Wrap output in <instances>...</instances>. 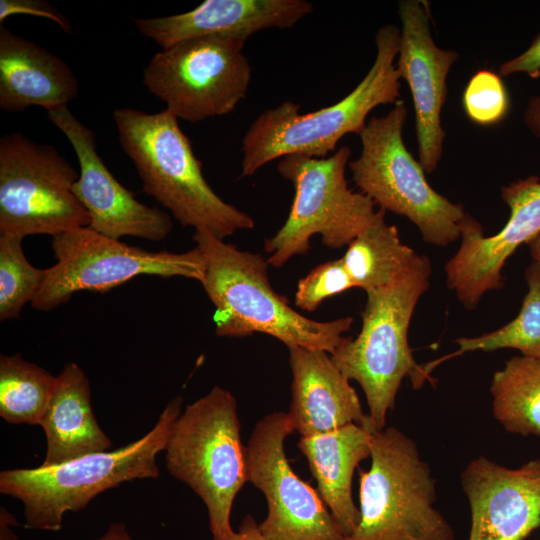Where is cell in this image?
Wrapping results in <instances>:
<instances>
[{
	"mask_svg": "<svg viewBox=\"0 0 540 540\" xmlns=\"http://www.w3.org/2000/svg\"><path fill=\"white\" fill-rule=\"evenodd\" d=\"M355 287L341 258L330 260L313 268L299 280L295 293V305L312 312L327 298Z\"/></svg>",
	"mask_w": 540,
	"mask_h": 540,
	"instance_id": "obj_29",
	"label": "cell"
},
{
	"mask_svg": "<svg viewBox=\"0 0 540 540\" xmlns=\"http://www.w3.org/2000/svg\"><path fill=\"white\" fill-rule=\"evenodd\" d=\"M295 432L287 412L259 420L245 446L247 482L267 502V516L258 524L266 540H344L319 493L291 467L285 440Z\"/></svg>",
	"mask_w": 540,
	"mask_h": 540,
	"instance_id": "obj_13",
	"label": "cell"
},
{
	"mask_svg": "<svg viewBox=\"0 0 540 540\" xmlns=\"http://www.w3.org/2000/svg\"><path fill=\"white\" fill-rule=\"evenodd\" d=\"M401 32L387 24L375 35L376 57L368 73L344 98L333 105L300 114V105L284 101L262 112L242 139L241 176L254 175L267 163L287 155L328 157L348 133L360 134L369 113L400 97L396 68Z\"/></svg>",
	"mask_w": 540,
	"mask_h": 540,
	"instance_id": "obj_2",
	"label": "cell"
},
{
	"mask_svg": "<svg viewBox=\"0 0 540 540\" xmlns=\"http://www.w3.org/2000/svg\"><path fill=\"white\" fill-rule=\"evenodd\" d=\"M247 39L208 35L162 48L143 71V83L178 119L192 123L232 112L246 97L251 66Z\"/></svg>",
	"mask_w": 540,
	"mask_h": 540,
	"instance_id": "obj_12",
	"label": "cell"
},
{
	"mask_svg": "<svg viewBox=\"0 0 540 540\" xmlns=\"http://www.w3.org/2000/svg\"><path fill=\"white\" fill-rule=\"evenodd\" d=\"M494 418L509 433L540 438V358L513 356L494 372Z\"/></svg>",
	"mask_w": 540,
	"mask_h": 540,
	"instance_id": "obj_24",
	"label": "cell"
},
{
	"mask_svg": "<svg viewBox=\"0 0 540 540\" xmlns=\"http://www.w3.org/2000/svg\"><path fill=\"white\" fill-rule=\"evenodd\" d=\"M501 198L510 210L503 228L486 237L480 222L466 212L460 247L444 268L447 287L467 310H474L485 293L503 287L508 258L540 233L539 177L510 182L501 188Z\"/></svg>",
	"mask_w": 540,
	"mask_h": 540,
	"instance_id": "obj_14",
	"label": "cell"
},
{
	"mask_svg": "<svg viewBox=\"0 0 540 540\" xmlns=\"http://www.w3.org/2000/svg\"><path fill=\"white\" fill-rule=\"evenodd\" d=\"M168 472L186 483L207 508L213 540H229L234 499L247 482L237 401L214 386L173 422L166 446Z\"/></svg>",
	"mask_w": 540,
	"mask_h": 540,
	"instance_id": "obj_6",
	"label": "cell"
},
{
	"mask_svg": "<svg viewBox=\"0 0 540 540\" xmlns=\"http://www.w3.org/2000/svg\"><path fill=\"white\" fill-rule=\"evenodd\" d=\"M47 449L41 466H55L91 453L108 451L112 443L99 426L91 406L87 376L76 363L59 375L41 419Z\"/></svg>",
	"mask_w": 540,
	"mask_h": 540,
	"instance_id": "obj_22",
	"label": "cell"
},
{
	"mask_svg": "<svg viewBox=\"0 0 540 540\" xmlns=\"http://www.w3.org/2000/svg\"><path fill=\"white\" fill-rule=\"evenodd\" d=\"M312 10L305 0H206L184 13L132 20L143 36L166 48L201 36L248 39L264 29L292 28Z\"/></svg>",
	"mask_w": 540,
	"mask_h": 540,
	"instance_id": "obj_18",
	"label": "cell"
},
{
	"mask_svg": "<svg viewBox=\"0 0 540 540\" xmlns=\"http://www.w3.org/2000/svg\"><path fill=\"white\" fill-rule=\"evenodd\" d=\"M463 107L475 124L488 126L502 121L509 110V96L500 75L486 69L476 72L465 87Z\"/></svg>",
	"mask_w": 540,
	"mask_h": 540,
	"instance_id": "obj_28",
	"label": "cell"
},
{
	"mask_svg": "<svg viewBox=\"0 0 540 540\" xmlns=\"http://www.w3.org/2000/svg\"><path fill=\"white\" fill-rule=\"evenodd\" d=\"M516 73H525L531 78L540 76V34L527 50L500 65V76L506 77Z\"/></svg>",
	"mask_w": 540,
	"mask_h": 540,
	"instance_id": "obj_31",
	"label": "cell"
},
{
	"mask_svg": "<svg viewBox=\"0 0 540 540\" xmlns=\"http://www.w3.org/2000/svg\"><path fill=\"white\" fill-rule=\"evenodd\" d=\"M182 398L169 401L153 428L116 450L91 453L55 466L3 470L0 492L24 505L27 529L59 531L66 512H77L105 490L135 479L157 478V454L165 450Z\"/></svg>",
	"mask_w": 540,
	"mask_h": 540,
	"instance_id": "obj_5",
	"label": "cell"
},
{
	"mask_svg": "<svg viewBox=\"0 0 540 540\" xmlns=\"http://www.w3.org/2000/svg\"><path fill=\"white\" fill-rule=\"evenodd\" d=\"M229 540H266L259 528L258 524L254 520V518L250 515H247L242 520V523L239 527L238 532H235L233 537H231Z\"/></svg>",
	"mask_w": 540,
	"mask_h": 540,
	"instance_id": "obj_33",
	"label": "cell"
},
{
	"mask_svg": "<svg viewBox=\"0 0 540 540\" xmlns=\"http://www.w3.org/2000/svg\"><path fill=\"white\" fill-rule=\"evenodd\" d=\"M288 350L292 384L287 413L300 437L371 422L350 380L337 368L328 352L299 346L288 347Z\"/></svg>",
	"mask_w": 540,
	"mask_h": 540,
	"instance_id": "obj_19",
	"label": "cell"
},
{
	"mask_svg": "<svg viewBox=\"0 0 540 540\" xmlns=\"http://www.w3.org/2000/svg\"><path fill=\"white\" fill-rule=\"evenodd\" d=\"M431 262L421 255L413 268L394 283L366 292L362 327L348 338L331 359L341 373L361 386L369 417L383 430L389 411L405 378L414 389L435 385L426 366L419 365L408 342L409 324L421 296L429 288Z\"/></svg>",
	"mask_w": 540,
	"mask_h": 540,
	"instance_id": "obj_4",
	"label": "cell"
},
{
	"mask_svg": "<svg viewBox=\"0 0 540 540\" xmlns=\"http://www.w3.org/2000/svg\"><path fill=\"white\" fill-rule=\"evenodd\" d=\"M461 486L470 507L468 540H524L540 527V459L507 468L480 456L462 471Z\"/></svg>",
	"mask_w": 540,
	"mask_h": 540,
	"instance_id": "obj_17",
	"label": "cell"
},
{
	"mask_svg": "<svg viewBox=\"0 0 540 540\" xmlns=\"http://www.w3.org/2000/svg\"><path fill=\"white\" fill-rule=\"evenodd\" d=\"M50 122L71 143L80 172L73 192L88 212V227L119 240L131 236L161 241L171 232V216L135 197L110 172L97 152L94 131L79 121L67 106L47 111Z\"/></svg>",
	"mask_w": 540,
	"mask_h": 540,
	"instance_id": "obj_15",
	"label": "cell"
},
{
	"mask_svg": "<svg viewBox=\"0 0 540 540\" xmlns=\"http://www.w3.org/2000/svg\"><path fill=\"white\" fill-rule=\"evenodd\" d=\"M527 292L518 315L499 329L476 337H460L453 356L473 351L516 349L521 355L540 358V264L534 260L525 270Z\"/></svg>",
	"mask_w": 540,
	"mask_h": 540,
	"instance_id": "obj_26",
	"label": "cell"
},
{
	"mask_svg": "<svg viewBox=\"0 0 540 540\" xmlns=\"http://www.w3.org/2000/svg\"><path fill=\"white\" fill-rule=\"evenodd\" d=\"M79 174L53 146L19 132L0 139V235L52 237L89 225L72 188Z\"/></svg>",
	"mask_w": 540,
	"mask_h": 540,
	"instance_id": "obj_10",
	"label": "cell"
},
{
	"mask_svg": "<svg viewBox=\"0 0 540 540\" xmlns=\"http://www.w3.org/2000/svg\"><path fill=\"white\" fill-rule=\"evenodd\" d=\"M350 155V147L343 145L325 158H280L277 170L293 184L295 195L286 221L264 242L269 265L279 268L292 257L307 254L316 234L329 248L348 245L378 218L380 208L375 210L368 196L348 187L345 171Z\"/></svg>",
	"mask_w": 540,
	"mask_h": 540,
	"instance_id": "obj_9",
	"label": "cell"
},
{
	"mask_svg": "<svg viewBox=\"0 0 540 540\" xmlns=\"http://www.w3.org/2000/svg\"><path fill=\"white\" fill-rule=\"evenodd\" d=\"M16 517L6 508L0 509V540H18L14 531L17 526Z\"/></svg>",
	"mask_w": 540,
	"mask_h": 540,
	"instance_id": "obj_34",
	"label": "cell"
},
{
	"mask_svg": "<svg viewBox=\"0 0 540 540\" xmlns=\"http://www.w3.org/2000/svg\"><path fill=\"white\" fill-rule=\"evenodd\" d=\"M56 263L45 269L31 306L50 311L80 291L103 292L140 275L201 281L204 257L198 247L183 253L152 252L102 235L88 226L52 237Z\"/></svg>",
	"mask_w": 540,
	"mask_h": 540,
	"instance_id": "obj_11",
	"label": "cell"
},
{
	"mask_svg": "<svg viewBox=\"0 0 540 540\" xmlns=\"http://www.w3.org/2000/svg\"><path fill=\"white\" fill-rule=\"evenodd\" d=\"M370 458L369 470H359L360 520L344 540H455L434 507L436 480L409 436L373 428Z\"/></svg>",
	"mask_w": 540,
	"mask_h": 540,
	"instance_id": "obj_7",
	"label": "cell"
},
{
	"mask_svg": "<svg viewBox=\"0 0 540 540\" xmlns=\"http://www.w3.org/2000/svg\"><path fill=\"white\" fill-rule=\"evenodd\" d=\"M22 238L0 235V320L17 319L39 290L45 269L30 264Z\"/></svg>",
	"mask_w": 540,
	"mask_h": 540,
	"instance_id": "obj_27",
	"label": "cell"
},
{
	"mask_svg": "<svg viewBox=\"0 0 540 540\" xmlns=\"http://www.w3.org/2000/svg\"><path fill=\"white\" fill-rule=\"evenodd\" d=\"M56 376L20 354L0 356V416L11 424L40 425Z\"/></svg>",
	"mask_w": 540,
	"mask_h": 540,
	"instance_id": "obj_25",
	"label": "cell"
},
{
	"mask_svg": "<svg viewBox=\"0 0 540 540\" xmlns=\"http://www.w3.org/2000/svg\"><path fill=\"white\" fill-rule=\"evenodd\" d=\"M378 218L348 245L341 257L355 287L370 291L386 287L409 272L420 256L405 245L395 225Z\"/></svg>",
	"mask_w": 540,
	"mask_h": 540,
	"instance_id": "obj_23",
	"label": "cell"
},
{
	"mask_svg": "<svg viewBox=\"0 0 540 540\" xmlns=\"http://www.w3.org/2000/svg\"><path fill=\"white\" fill-rule=\"evenodd\" d=\"M70 66L39 44L0 25V109L20 112L37 105L47 111L77 98Z\"/></svg>",
	"mask_w": 540,
	"mask_h": 540,
	"instance_id": "obj_20",
	"label": "cell"
},
{
	"mask_svg": "<svg viewBox=\"0 0 540 540\" xmlns=\"http://www.w3.org/2000/svg\"><path fill=\"white\" fill-rule=\"evenodd\" d=\"M113 119L122 150L133 162L143 191L181 225L208 230L220 239L255 226L252 217L225 202L207 183L202 162L169 110L146 113L116 108Z\"/></svg>",
	"mask_w": 540,
	"mask_h": 540,
	"instance_id": "obj_3",
	"label": "cell"
},
{
	"mask_svg": "<svg viewBox=\"0 0 540 540\" xmlns=\"http://www.w3.org/2000/svg\"><path fill=\"white\" fill-rule=\"evenodd\" d=\"M192 239L204 257L200 283L215 307L218 336L264 333L287 348L318 349L330 355L346 341L344 333L353 318L320 322L298 313L272 288L269 264L261 254L242 251L205 229L195 230Z\"/></svg>",
	"mask_w": 540,
	"mask_h": 540,
	"instance_id": "obj_1",
	"label": "cell"
},
{
	"mask_svg": "<svg viewBox=\"0 0 540 540\" xmlns=\"http://www.w3.org/2000/svg\"><path fill=\"white\" fill-rule=\"evenodd\" d=\"M406 117L401 99L384 116L371 117L359 134L361 154L348 167L355 185L375 205L406 217L426 243L445 247L460 238L466 212L427 182L424 169L403 141Z\"/></svg>",
	"mask_w": 540,
	"mask_h": 540,
	"instance_id": "obj_8",
	"label": "cell"
},
{
	"mask_svg": "<svg viewBox=\"0 0 540 540\" xmlns=\"http://www.w3.org/2000/svg\"><path fill=\"white\" fill-rule=\"evenodd\" d=\"M95 540H134L124 523L117 522L111 524L106 532Z\"/></svg>",
	"mask_w": 540,
	"mask_h": 540,
	"instance_id": "obj_35",
	"label": "cell"
},
{
	"mask_svg": "<svg viewBox=\"0 0 540 540\" xmlns=\"http://www.w3.org/2000/svg\"><path fill=\"white\" fill-rule=\"evenodd\" d=\"M523 120L529 131L540 139V95L528 100Z\"/></svg>",
	"mask_w": 540,
	"mask_h": 540,
	"instance_id": "obj_32",
	"label": "cell"
},
{
	"mask_svg": "<svg viewBox=\"0 0 540 540\" xmlns=\"http://www.w3.org/2000/svg\"><path fill=\"white\" fill-rule=\"evenodd\" d=\"M373 428L372 422L365 426L349 424L328 433L300 437L297 444L316 479L320 497L344 537L354 532L360 520L352 480L359 463L371 456Z\"/></svg>",
	"mask_w": 540,
	"mask_h": 540,
	"instance_id": "obj_21",
	"label": "cell"
},
{
	"mask_svg": "<svg viewBox=\"0 0 540 540\" xmlns=\"http://www.w3.org/2000/svg\"><path fill=\"white\" fill-rule=\"evenodd\" d=\"M532 260L540 264V233L531 239L527 244Z\"/></svg>",
	"mask_w": 540,
	"mask_h": 540,
	"instance_id": "obj_36",
	"label": "cell"
},
{
	"mask_svg": "<svg viewBox=\"0 0 540 540\" xmlns=\"http://www.w3.org/2000/svg\"><path fill=\"white\" fill-rule=\"evenodd\" d=\"M398 15L401 36L396 68L412 95L418 161L425 173H433L443 152L441 111L448 95L447 77L458 53L436 45L426 1H399Z\"/></svg>",
	"mask_w": 540,
	"mask_h": 540,
	"instance_id": "obj_16",
	"label": "cell"
},
{
	"mask_svg": "<svg viewBox=\"0 0 540 540\" xmlns=\"http://www.w3.org/2000/svg\"><path fill=\"white\" fill-rule=\"evenodd\" d=\"M24 14L54 21L67 34H72L69 19L46 0H0V24L12 15Z\"/></svg>",
	"mask_w": 540,
	"mask_h": 540,
	"instance_id": "obj_30",
	"label": "cell"
}]
</instances>
